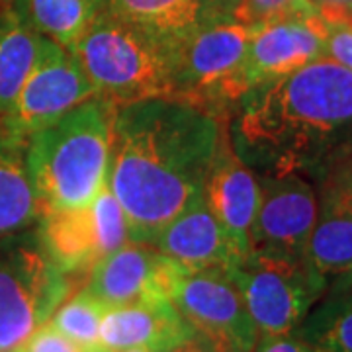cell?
Returning <instances> with one entry per match:
<instances>
[{"label":"cell","mask_w":352,"mask_h":352,"mask_svg":"<svg viewBox=\"0 0 352 352\" xmlns=\"http://www.w3.org/2000/svg\"><path fill=\"white\" fill-rule=\"evenodd\" d=\"M226 126L227 120L180 98L113 108L106 184L126 214L133 243H151L204 198Z\"/></svg>","instance_id":"6da1fadb"},{"label":"cell","mask_w":352,"mask_h":352,"mask_svg":"<svg viewBox=\"0 0 352 352\" xmlns=\"http://www.w3.org/2000/svg\"><path fill=\"white\" fill-rule=\"evenodd\" d=\"M233 151L261 175L319 178L352 141V71L321 57L251 88L227 120Z\"/></svg>","instance_id":"7a4b0ae2"},{"label":"cell","mask_w":352,"mask_h":352,"mask_svg":"<svg viewBox=\"0 0 352 352\" xmlns=\"http://www.w3.org/2000/svg\"><path fill=\"white\" fill-rule=\"evenodd\" d=\"M112 116L113 106L94 96L25 139V168L41 210L92 204L108 178Z\"/></svg>","instance_id":"3957f363"},{"label":"cell","mask_w":352,"mask_h":352,"mask_svg":"<svg viewBox=\"0 0 352 352\" xmlns=\"http://www.w3.org/2000/svg\"><path fill=\"white\" fill-rule=\"evenodd\" d=\"M71 51L96 98L113 108L149 98H175L180 53L104 10Z\"/></svg>","instance_id":"277c9868"},{"label":"cell","mask_w":352,"mask_h":352,"mask_svg":"<svg viewBox=\"0 0 352 352\" xmlns=\"http://www.w3.org/2000/svg\"><path fill=\"white\" fill-rule=\"evenodd\" d=\"M75 278L47 258L36 229L0 237V352L16 351L71 296Z\"/></svg>","instance_id":"5b68a950"},{"label":"cell","mask_w":352,"mask_h":352,"mask_svg":"<svg viewBox=\"0 0 352 352\" xmlns=\"http://www.w3.org/2000/svg\"><path fill=\"white\" fill-rule=\"evenodd\" d=\"M254 28L233 18H214L188 39L178 55L175 98L229 120L249 92L245 61Z\"/></svg>","instance_id":"8992f818"},{"label":"cell","mask_w":352,"mask_h":352,"mask_svg":"<svg viewBox=\"0 0 352 352\" xmlns=\"http://www.w3.org/2000/svg\"><path fill=\"white\" fill-rule=\"evenodd\" d=\"M226 270L239 288L261 339L298 331L329 288L305 258L272 252L251 251Z\"/></svg>","instance_id":"52a82bcc"},{"label":"cell","mask_w":352,"mask_h":352,"mask_svg":"<svg viewBox=\"0 0 352 352\" xmlns=\"http://www.w3.org/2000/svg\"><path fill=\"white\" fill-rule=\"evenodd\" d=\"M168 300L217 352H252L261 339L239 288L226 268L186 270L175 264Z\"/></svg>","instance_id":"ba28073f"},{"label":"cell","mask_w":352,"mask_h":352,"mask_svg":"<svg viewBox=\"0 0 352 352\" xmlns=\"http://www.w3.org/2000/svg\"><path fill=\"white\" fill-rule=\"evenodd\" d=\"M96 92L75 53L41 36L36 61L25 76L12 108L0 120L14 135L25 139L50 126Z\"/></svg>","instance_id":"9c48e42d"},{"label":"cell","mask_w":352,"mask_h":352,"mask_svg":"<svg viewBox=\"0 0 352 352\" xmlns=\"http://www.w3.org/2000/svg\"><path fill=\"white\" fill-rule=\"evenodd\" d=\"M258 208L251 227V251L303 258L311 237L319 198L302 175L258 176Z\"/></svg>","instance_id":"30bf717a"},{"label":"cell","mask_w":352,"mask_h":352,"mask_svg":"<svg viewBox=\"0 0 352 352\" xmlns=\"http://www.w3.org/2000/svg\"><path fill=\"white\" fill-rule=\"evenodd\" d=\"M325 38L327 24L314 8L254 28L245 61L249 90L284 78L325 57Z\"/></svg>","instance_id":"8fae6325"},{"label":"cell","mask_w":352,"mask_h":352,"mask_svg":"<svg viewBox=\"0 0 352 352\" xmlns=\"http://www.w3.org/2000/svg\"><path fill=\"white\" fill-rule=\"evenodd\" d=\"M173 270L175 263L151 245L129 241L92 264L85 289L106 309L151 298H168Z\"/></svg>","instance_id":"7c38bea8"},{"label":"cell","mask_w":352,"mask_h":352,"mask_svg":"<svg viewBox=\"0 0 352 352\" xmlns=\"http://www.w3.org/2000/svg\"><path fill=\"white\" fill-rule=\"evenodd\" d=\"M258 198V176L233 151L226 126V133L204 186V201L239 258L251 252V227Z\"/></svg>","instance_id":"4fadbf2b"},{"label":"cell","mask_w":352,"mask_h":352,"mask_svg":"<svg viewBox=\"0 0 352 352\" xmlns=\"http://www.w3.org/2000/svg\"><path fill=\"white\" fill-rule=\"evenodd\" d=\"M147 245L186 270L227 268L239 258L204 198L190 204Z\"/></svg>","instance_id":"5bb4252c"},{"label":"cell","mask_w":352,"mask_h":352,"mask_svg":"<svg viewBox=\"0 0 352 352\" xmlns=\"http://www.w3.org/2000/svg\"><path fill=\"white\" fill-rule=\"evenodd\" d=\"M190 325L168 298H151L106 309L100 325V344L108 351L126 349L157 351L178 339Z\"/></svg>","instance_id":"9a60e30c"},{"label":"cell","mask_w":352,"mask_h":352,"mask_svg":"<svg viewBox=\"0 0 352 352\" xmlns=\"http://www.w3.org/2000/svg\"><path fill=\"white\" fill-rule=\"evenodd\" d=\"M102 10L176 53L201 25L214 20L204 0H102Z\"/></svg>","instance_id":"2e32d148"},{"label":"cell","mask_w":352,"mask_h":352,"mask_svg":"<svg viewBox=\"0 0 352 352\" xmlns=\"http://www.w3.org/2000/svg\"><path fill=\"white\" fill-rule=\"evenodd\" d=\"M319 212L303 252L307 266L327 284L352 272V204L331 190H317Z\"/></svg>","instance_id":"e0dca14e"},{"label":"cell","mask_w":352,"mask_h":352,"mask_svg":"<svg viewBox=\"0 0 352 352\" xmlns=\"http://www.w3.org/2000/svg\"><path fill=\"white\" fill-rule=\"evenodd\" d=\"M36 231L47 258L63 274L78 276L98 261L90 206L41 210Z\"/></svg>","instance_id":"ac0fdd59"},{"label":"cell","mask_w":352,"mask_h":352,"mask_svg":"<svg viewBox=\"0 0 352 352\" xmlns=\"http://www.w3.org/2000/svg\"><path fill=\"white\" fill-rule=\"evenodd\" d=\"M39 212L25 168V141L0 120V237L38 223Z\"/></svg>","instance_id":"d6986e66"},{"label":"cell","mask_w":352,"mask_h":352,"mask_svg":"<svg viewBox=\"0 0 352 352\" xmlns=\"http://www.w3.org/2000/svg\"><path fill=\"white\" fill-rule=\"evenodd\" d=\"M41 34L24 12L0 10V118L12 108L25 76L36 61Z\"/></svg>","instance_id":"ffe728a7"},{"label":"cell","mask_w":352,"mask_h":352,"mask_svg":"<svg viewBox=\"0 0 352 352\" xmlns=\"http://www.w3.org/2000/svg\"><path fill=\"white\" fill-rule=\"evenodd\" d=\"M298 333L317 352H352V286L331 282L327 298L314 307Z\"/></svg>","instance_id":"44dd1931"},{"label":"cell","mask_w":352,"mask_h":352,"mask_svg":"<svg viewBox=\"0 0 352 352\" xmlns=\"http://www.w3.org/2000/svg\"><path fill=\"white\" fill-rule=\"evenodd\" d=\"M102 12V0H25V16L36 32L73 50Z\"/></svg>","instance_id":"7402d4cb"},{"label":"cell","mask_w":352,"mask_h":352,"mask_svg":"<svg viewBox=\"0 0 352 352\" xmlns=\"http://www.w3.org/2000/svg\"><path fill=\"white\" fill-rule=\"evenodd\" d=\"M104 314L106 307L82 288L57 307V311L51 315L50 323L67 339L73 340L76 346L88 351L100 344V325Z\"/></svg>","instance_id":"603a6c76"},{"label":"cell","mask_w":352,"mask_h":352,"mask_svg":"<svg viewBox=\"0 0 352 352\" xmlns=\"http://www.w3.org/2000/svg\"><path fill=\"white\" fill-rule=\"evenodd\" d=\"M90 214H92L98 258L112 254L131 241L126 214L120 201L116 200L112 190L108 188V184H104L100 192L96 194V198L92 200Z\"/></svg>","instance_id":"cb8c5ba5"},{"label":"cell","mask_w":352,"mask_h":352,"mask_svg":"<svg viewBox=\"0 0 352 352\" xmlns=\"http://www.w3.org/2000/svg\"><path fill=\"white\" fill-rule=\"evenodd\" d=\"M307 8H311L307 0H239L233 20L251 28H261Z\"/></svg>","instance_id":"d4e9b609"},{"label":"cell","mask_w":352,"mask_h":352,"mask_svg":"<svg viewBox=\"0 0 352 352\" xmlns=\"http://www.w3.org/2000/svg\"><path fill=\"white\" fill-rule=\"evenodd\" d=\"M319 188L331 190L352 204V141L331 157L323 175L317 178Z\"/></svg>","instance_id":"484cf974"},{"label":"cell","mask_w":352,"mask_h":352,"mask_svg":"<svg viewBox=\"0 0 352 352\" xmlns=\"http://www.w3.org/2000/svg\"><path fill=\"white\" fill-rule=\"evenodd\" d=\"M12 352H85L73 340L61 335L50 321L38 327Z\"/></svg>","instance_id":"4316f807"},{"label":"cell","mask_w":352,"mask_h":352,"mask_svg":"<svg viewBox=\"0 0 352 352\" xmlns=\"http://www.w3.org/2000/svg\"><path fill=\"white\" fill-rule=\"evenodd\" d=\"M325 57L352 71V30L346 25H327Z\"/></svg>","instance_id":"83f0119b"},{"label":"cell","mask_w":352,"mask_h":352,"mask_svg":"<svg viewBox=\"0 0 352 352\" xmlns=\"http://www.w3.org/2000/svg\"><path fill=\"white\" fill-rule=\"evenodd\" d=\"M252 352H317V349L311 342L303 339L298 331H294V333H288V335L258 339Z\"/></svg>","instance_id":"f1b7e54d"},{"label":"cell","mask_w":352,"mask_h":352,"mask_svg":"<svg viewBox=\"0 0 352 352\" xmlns=\"http://www.w3.org/2000/svg\"><path fill=\"white\" fill-rule=\"evenodd\" d=\"M327 25H349L352 22V0H307Z\"/></svg>","instance_id":"f546056e"},{"label":"cell","mask_w":352,"mask_h":352,"mask_svg":"<svg viewBox=\"0 0 352 352\" xmlns=\"http://www.w3.org/2000/svg\"><path fill=\"white\" fill-rule=\"evenodd\" d=\"M153 352H217L215 346L200 335L196 329L190 327L184 335H180L178 339L170 340L168 344H164L161 349Z\"/></svg>","instance_id":"4dcf8cb0"},{"label":"cell","mask_w":352,"mask_h":352,"mask_svg":"<svg viewBox=\"0 0 352 352\" xmlns=\"http://www.w3.org/2000/svg\"><path fill=\"white\" fill-rule=\"evenodd\" d=\"M214 18H233L239 0H204Z\"/></svg>","instance_id":"1f68e13d"},{"label":"cell","mask_w":352,"mask_h":352,"mask_svg":"<svg viewBox=\"0 0 352 352\" xmlns=\"http://www.w3.org/2000/svg\"><path fill=\"white\" fill-rule=\"evenodd\" d=\"M337 280H339V282H344V284H351V286H352V272H351V274H346V276L337 278ZM333 282H335V280H333Z\"/></svg>","instance_id":"d6a6232c"},{"label":"cell","mask_w":352,"mask_h":352,"mask_svg":"<svg viewBox=\"0 0 352 352\" xmlns=\"http://www.w3.org/2000/svg\"><path fill=\"white\" fill-rule=\"evenodd\" d=\"M85 352H112V351H108L106 346L98 344V346H94V349H88V351H85Z\"/></svg>","instance_id":"836d02e7"},{"label":"cell","mask_w":352,"mask_h":352,"mask_svg":"<svg viewBox=\"0 0 352 352\" xmlns=\"http://www.w3.org/2000/svg\"><path fill=\"white\" fill-rule=\"evenodd\" d=\"M120 352H151V351H149V349H141V346H139V349H126V351H120Z\"/></svg>","instance_id":"e575fe53"},{"label":"cell","mask_w":352,"mask_h":352,"mask_svg":"<svg viewBox=\"0 0 352 352\" xmlns=\"http://www.w3.org/2000/svg\"><path fill=\"white\" fill-rule=\"evenodd\" d=\"M346 28H349V30H352V22H351V24H349V25H346Z\"/></svg>","instance_id":"d590c367"},{"label":"cell","mask_w":352,"mask_h":352,"mask_svg":"<svg viewBox=\"0 0 352 352\" xmlns=\"http://www.w3.org/2000/svg\"><path fill=\"white\" fill-rule=\"evenodd\" d=\"M0 2H4V0H0Z\"/></svg>","instance_id":"8d00e7d4"}]
</instances>
